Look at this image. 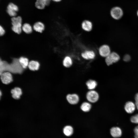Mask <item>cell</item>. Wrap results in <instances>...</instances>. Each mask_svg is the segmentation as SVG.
I'll list each match as a JSON object with an SVG mask.
<instances>
[{
	"label": "cell",
	"mask_w": 138,
	"mask_h": 138,
	"mask_svg": "<svg viewBox=\"0 0 138 138\" xmlns=\"http://www.w3.org/2000/svg\"><path fill=\"white\" fill-rule=\"evenodd\" d=\"M12 25V29L15 32L20 34L22 31V19L20 16L12 17L11 19Z\"/></svg>",
	"instance_id": "1"
},
{
	"label": "cell",
	"mask_w": 138,
	"mask_h": 138,
	"mask_svg": "<svg viewBox=\"0 0 138 138\" xmlns=\"http://www.w3.org/2000/svg\"><path fill=\"white\" fill-rule=\"evenodd\" d=\"M110 14L114 19L118 20L120 19L123 15V12L122 8L118 6L113 7L111 10Z\"/></svg>",
	"instance_id": "2"
},
{
	"label": "cell",
	"mask_w": 138,
	"mask_h": 138,
	"mask_svg": "<svg viewBox=\"0 0 138 138\" xmlns=\"http://www.w3.org/2000/svg\"><path fill=\"white\" fill-rule=\"evenodd\" d=\"M105 58V62L108 65H110L114 63L117 62L120 59L119 55L115 52H111Z\"/></svg>",
	"instance_id": "3"
},
{
	"label": "cell",
	"mask_w": 138,
	"mask_h": 138,
	"mask_svg": "<svg viewBox=\"0 0 138 138\" xmlns=\"http://www.w3.org/2000/svg\"><path fill=\"white\" fill-rule=\"evenodd\" d=\"M98 93L96 91L90 90L86 94V98L89 102L94 103L96 102L99 98Z\"/></svg>",
	"instance_id": "4"
},
{
	"label": "cell",
	"mask_w": 138,
	"mask_h": 138,
	"mask_svg": "<svg viewBox=\"0 0 138 138\" xmlns=\"http://www.w3.org/2000/svg\"><path fill=\"white\" fill-rule=\"evenodd\" d=\"M18 10V7L16 4L12 3H9L7 7L6 12L10 16L15 17L17 15V12Z\"/></svg>",
	"instance_id": "5"
},
{
	"label": "cell",
	"mask_w": 138,
	"mask_h": 138,
	"mask_svg": "<svg viewBox=\"0 0 138 138\" xmlns=\"http://www.w3.org/2000/svg\"><path fill=\"white\" fill-rule=\"evenodd\" d=\"M1 79L2 83L4 84H8L13 81V77L11 74L7 72H4L1 75Z\"/></svg>",
	"instance_id": "6"
},
{
	"label": "cell",
	"mask_w": 138,
	"mask_h": 138,
	"mask_svg": "<svg viewBox=\"0 0 138 138\" xmlns=\"http://www.w3.org/2000/svg\"><path fill=\"white\" fill-rule=\"evenodd\" d=\"M99 52L100 56L105 57L111 53L110 47L107 45H103L100 47L99 49Z\"/></svg>",
	"instance_id": "7"
},
{
	"label": "cell",
	"mask_w": 138,
	"mask_h": 138,
	"mask_svg": "<svg viewBox=\"0 0 138 138\" xmlns=\"http://www.w3.org/2000/svg\"><path fill=\"white\" fill-rule=\"evenodd\" d=\"M66 99L68 102L71 105H75L79 101V96L76 94H69L66 96Z\"/></svg>",
	"instance_id": "8"
},
{
	"label": "cell",
	"mask_w": 138,
	"mask_h": 138,
	"mask_svg": "<svg viewBox=\"0 0 138 138\" xmlns=\"http://www.w3.org/2000/svg\"><path fill=\"white\" fill-rule=\"evenodd\" d=\"M51 0H36L35 3V7L39 9H44L45 6L50 4Z\"/></svg>",
	"instance_id": "9"
},
{
	"label": "cell",
	"mask_w": 138,
	"mask_h": 138,
	"mask_svg": "<svg viewBox=\"0 0 138 138\" xmlns=\"http://www.w3.org/2000/svg\"><path fill=\"white\" fill-rule=\"evenodd\" d=\"M110 133L113 137L117 138L121 136L122 134V131L121 129L119 127H114L111 129Z\"/></svg>",
	"instance_id": "10"
},
{
	"label": "cell",
	"mask_w": 138,
	"mask_h": 138,
	"mask_svg": "<svg viewBox=\"0 0 138 138\" xmlns=\"http://www.w3.org/2000/svg\"><path fill=\"white\" fill-rule=\"evenodd\" d=\"M11 93L12 97L15 99H19L22 94V90L18 87H15L12 89Z\"/></svg>",
	"instance_id": "11"
},
{
	"label": "cell",
	"mask_w": 138,
	"mask_h": 138,
	"mask_svg": "<svg viewBox=\"0 0 138 138\" xmlns=\"http://www.w3.org/2000/svg\"><path fill=\"white\" fill-rule=\"evenodd\" d=\"M82 57L87 60H92L94 59L95 56V52L92 51H86L81 54Z\"/></svg>",
	"instance_id": "12"
},
{
	"label": "cell",
	"mask_w": 138,
	"mask_h": 138,
	"mask_svg": "<svg viewBox=\"0 0 138 138\" xmlns=\"http://www.w3.org/2000/svg\"><path fill=\"white\" fill-rule=\"evenodd\" d=\"M135 107V105L133 102L131 101H129L125 104L124 109L127 112L131 113L134 111Z\"/></svg>",
	"instance_id": "13"
},
{
	"label": "cell",
	"mask_w": 138,
	"mask_h": 138,
	"mask_svg": "<svg viewBox=\"0 0 138 138\" xmlns=\"http://www.w3.org/2000/svg\"><path fill=\"white\" fill-rule=\"evenodd\" d=\"M82 27L85 31H90L92 29L93 25L90 21L85 20H84L82 23Z\"/></svg>",
	"instance_id": "14"
},
{
	"label": "cell",
	"mask_w": 138,
	"mask_h": 138,
	"mask_svg": "<svg viewBox=\"0 0 138 138\" xmlns=\"http://www.w3.org/2000/svg\"><path fill=\"white\" fill-rule=\"evenodd\" d=\"M34 30L36 31L41 33L44 30L45 26L44 24L40 21L35 23L33 26Z\"/></svg>",
	"instance_id": "15"
},
{
	"label": "cell",
	"mask_w": 138,
	"mask_h": 138,
	"mask_svg": "<svg viewBox=\"0 0 138 138\" xmlns=\"http://www.w3.org/2000/svg\"><path fill=\"white\" fill-rule=\"evenodd\" d=\"M39 63L38 61L32 60L29 62L28 67L30 70L35 71L39 69Z\"/></svg>",
	"instance_id": "16"
},
{
	"label": "cell",
	"mask_w": 138,
	"mask_h": 138,
	"mask_svg": "<svg viewBox=\"0 0 138 138\" xmlns=\"http://www.w3.org/2000/svg\"><path fill=\"white\" fill-rule=\"evenodd\" d=\"M80 109L83 112H87L90 110L91 105L89 102H83L81 105Z\"/></svg>",
	"instance_id": "17"
},
{
	"label": "cell",
	"mask_w": 138,
	"mask_h": 138,
	"mask_svg": "<svg viewBox=\"0 0 138 138\" xmlns=\"http://www.w3.org/2000/svg\"><path fill=\"white\" fill-rule=\"evenodd\" d=\"M86 84L88 88L90 90H94L96 87L97 84L95 80L90 79L87 82Z\"/></svg>",
	"instance_id": "18"
},
{
	"label": "cell",
	"mask_w": 138,
	"mask_h": 138,
	"mask_svg": "<svg viewBox=\"0 0 138 138\" xmlns=\"http://www.w3.org/2000/svg\"><path fill=\"white\" fill-rule=\"evenodd\" d=\"M63 132L66 136H68L71 135L73 132V129L71 126L67 125L65 126L63 129Z\"/></svg>",
	"instance_id": "19"
},
{
	"label": "cell",
	"mask_w": 138,
	"mask_h": 138,
	"mask_svg": "<svg viewBox=\"0 0 138 138\" xmlns=\"http://www.w3.org/2000/svg\"><path fill=\"white\" fill-rule=\"evenodd\" d=\"M19 62L23 68H26L28 67L29 62L27 58L23 57H21L19 59Z\"/></svg>",
	"instance_id": "20"
},
{
	"label": "cell",
	"mask_w": 138,
	"mask_h": 138,
	"mask_svg": "<svg viewBox=\"0 0 138 138\" xmlns=\"http://www.w3.org/2000/svg\"><path fill=\"white\" fill-rule=\"evenodd\" d=\"M72 61L71 58L68 56H65L63 61V66L67 68L71 67L72 65Z\"/></svg>",
	"instance_id": "21"
},
{
	"label": "cell",
	"mask_w": 138,
	"mask_h": 138,
	"mask_svg": "<svg viewBox=\"0 0 138 138\" xmlns=\"http://www.w3.org/2000/svg\"><path fill=\"white\" fill-rule=\"evenodd\" d=\"M22 30L25 33L29 34L32 31V28L31 25L28 23L24 24L22 26Z\"/></svg>",
	"instance_id": "22"
},
{
	"label": "cell",
	"mask_w": 138,
	"mask_h": 138,
	"mask_svg": "<svg viewBox=\"0 0 138 138\" xmlns=\"http://www.w3.org/2000/svg\"><path fill=\"white\" fill-rule=\"evenodd\" d=\"M131 121L133 123L138 124V114L132 116L131 118Z\"/></svg>",
	"instance_id": "23"
},
{
	"label": "cell",
	"mask_w": 138,
	"mask_h": 138,
	"mask_svg": "<svg viewBox=\"0 0 138 138\" xmlns=\"http://www.w3.org/2000/svg\"><path fill=\"white\" fill-rule=\"evenodd\" d=\"M123 61L125 62L129 61L131 59V57L130 55L128 54H125L123 57Z\"/></svg>",
	"instance_id": "24"
},
{
	"label": "cell",
	"mask_w": 138,
	"mask_h": 138,
	"mask_svg": "<svg viewBox=\"0 0 138 138\" xmlns=\"http://www.w3.org/2000/svg\"><path fill=\"white\" fill-rule=\"evenodd\" d=\"M134 131L135 134V138H138V126L135 127Z\"/></svg>",
	"instance_id": "25"
},
{
	"label": "cell",
	"mask_w": 138,
	"mask_h": 138,
	"mask_svg": "<svg viewBox=\"0 0 138 138\" xmlns=\"http://www.w3.org/2000/svg\"><path fill=\"white\" fill-rule=\"evenodd\" d=\"M135 105L138 110V93L135 96Z\"/></svg>",
	"instance_id": "26"
},
{
	"label": "cell",
	"mask_w": 138,
	"mask_h": 138,
	"mask_svg": "<svg viewBox=\"0 0 138 138\" xmlns=\"http://www.w3.org/2000/svg\"><path fill=\"white\" fill-rule=\"evenodd\" d=\"M5 33V30L4 28L1 26H0V35L2 36Z\"/></svg>",
	"instance_id": "27"
},
{
	"label": "cell",
	"mask_w": 138,
	"mask_h": 138,
	"mask_svg": "<svg viewBox=\"0 0 138 138\" xmlns=\"http://www.w3.org/2000/svg\"><path fill=\"white\" fill-rule=\"evenodd\" d=\"M52 0L55 2H59L61 1L62 0Z\"/></svg>",
	"instance_id": "28"
},
{
	"label": "cell",
	"mask_w": 138,
	"mask_h": 138,
	"mask_svg": "<svg viewBox=\"0 0 138 138\" xmlns=\"http://www.w3.org/2000/svg\"><path fill=\"white\" fill-rule=\"evenodd\" d=\"M137 16L138 17V10L137 11Z\"/></svg>",
	"instance_id": "29"
}]
</instances>
